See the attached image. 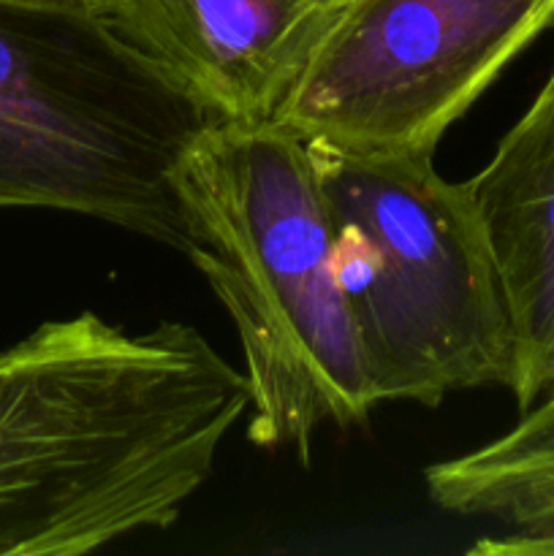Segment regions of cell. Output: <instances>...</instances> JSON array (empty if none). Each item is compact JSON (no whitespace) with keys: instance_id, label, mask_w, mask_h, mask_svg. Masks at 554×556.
<instances>
[{"instance_id":"1","label":"cell","mask_w":554,"mask_h":556,"mask_svg":"<svg viewBox=\"0 0 554 556\" xmlns=\"http://www.w3.org/2000/svg\"><path fill=\"white\" fill-rule=\"evenodd\" d=\"M248 407L244 372L193 326L41 324L0 351V556L166 530Z\"/></svg>"},{"instance_id":"2","label":"cell","mask_w":554,"mask_h":556,"mask_svg":"<svg viewBox=\"0 0 554 556\" xmlns=\"http://www.w3.org/2000/svg\"><path fill=\"white\" fill-rule=\"evenodd\" d=\"M188 258L237 326L248 440L310 459L324 427L364 421L358 337L331 261L307 141L277 119H206L174 172Z\"/></svg>"},{"instance_id":"3","label":"cell","mask_w":554,"mask_h":556,"mask_svg":"<svg viewBox=\"0 0 554 556\" xmlns=\"http://www.w3.org/2000/svg\"><path fill=\"white\" fill-rule=\"evenodd\" d=\"M206 114L87 0H0V210L96 217L188 253L174 172Z\"/></svg>"},{"instance_id":"4","label":"cell","mask_w":554,"mask_h":556,"mask_svg":"<svg viewBox=\"0 0 554 556\" xmlns=\"http://www.w3.org/2000/svg\"><path fill=\"white\" fill-rule=\"evenodd\" d=\"M307 147L375 402L511 389L514 329L465 182L440 177L435 152Z\"/></svg>"},{"instance_id":"5","label":"cell","mask_w":554,"mask_h":556,"mask_svg":"<svg viewBox=\"0 0 554 556\" xmlns=\"http://www.w3.org/2000/svg\"><path fill=\"white\" fill-rule=\"evenodd\" d=\"M552 25L554 0H351L275 119L307 141L435 152Z\"/></svg>"},{"instance_id":"6","label":"cell","mask_w":554,"mask_h":556,"mask_svg":"<svg viewBox=\"0 0 554 556\" xmlns=\"http://www.w3.org/2000/svg\"><path fill=\"white\" fill-rule=\"evenodd\" d=\"M351 0H103L210 119H275Z\"/></svg>"},{"instance_id":"7","label":"cell","mask_w":554,"mask_h":556,"mask_svg":"<svg viewBox=\"0 0 554 556\" xmlns=\"http://www.w3.org/2000/svg\"><path fill=\"white\" fill-rule=\"evenodd\" d=\"M503 288L521 413L554 391V92L541 90L465 182Z\"/></svg>"},{"instance_id":"8","label":"cell","mask_w":554,"mask_h":556,"mask_svg":"<svg viewBox=\"0 0 554 556\" xmlns=\"http://www.w3.org/2000/svg\"><path fill=\"white\" fill-rule=\"evenodd\" d=\"M429 500L449 514L489 521L483 556H554V391L511 432L424 472Z\"/></svg>"},{"instance_id":"9","label":"cell","mask_w":554,"mask_h":556,"mask_svg":"<svg viewBox=\"0 0 554 556\" xmlns=\"http://www.w3.org/2000/svg\"><path fill=\"white\" fill-rule=\"evenodd\" d=\"M543 90L554 92V68H552V74H549V79H546V85H543Z\"/></svg>"},{"instance_id":"10","label":"cell","mask_w":554,"mask_h":556,"mask_svg":"<svg viewBox=\"0 0 554 556\" xmlns=\"http://www.w3.org/2000/svg\"><path fill=\"white\" fill-rule=\"evenodd\" d=\"M87 3H96V5H101V3H103V0H87Z\"/></svg>"}]
</instances>
